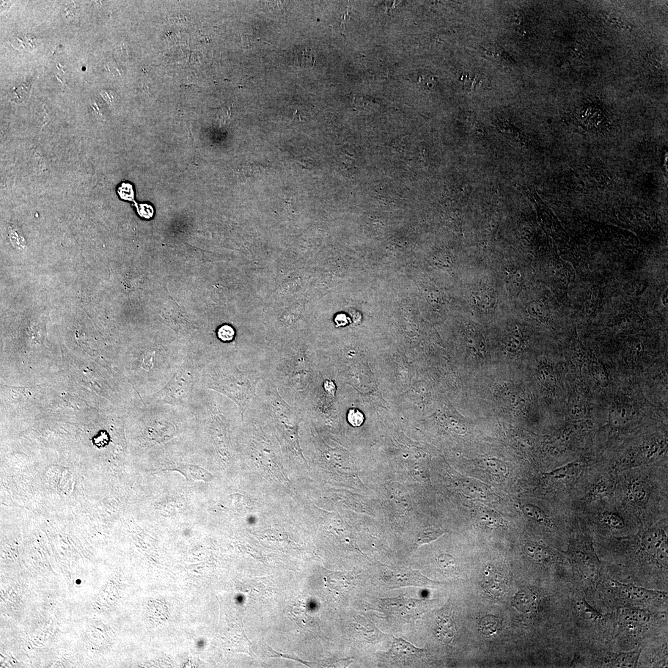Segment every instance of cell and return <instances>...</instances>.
<instances>
[{
  "mask_svg": "<svg viewBox=\"0 0 668 668\" xmlns=\"http://www.w3.org/2000/svg\"><path fill=\"white\" fill-rule=\"evenodd\" d=\"M192 376L189 371H179L166 389L162 391V399L167 402L186 405L192 390Z\"/></svg>",
  "mask_w": 668,
  "mask_h": 668,
  "instance_id": "cell-1",
  "label": "cell"
},
{
  "mask_svg": "<svg viewBox=\"0 0 668 668\" xmlns=\"http://www.w3.org/2000/svg\"><path fill=\"white\" fill-rule=\"evenodd\" d=\"M391 656L395 660L406 662L419 658L423 650L419 649L402 639H395L392 643Z\"/></svg>",
  "mask_w": 668,
  "mask_h": 668,
  "instance_id": "cell-2",
  "label": "cell"
},
{
  "mask_svg": "<svg viewBox=\"0 0 668 668\" xmlns=\"http://www.w3.org/2000/svg\"><path fill=\"white\" fill-rule=\"evenodd\" d=\"M169 470L178 471L182 474L189 480H202L210 482L213 476L204 469L196 466L188 464H177L172 466Z\"/></svg>",
  "mask_w": 668,
  "mask_h": 668,
  "instance_id": "cell-3",
  "label": "cell"
},
{
  "mask_svg": "<svg viewBox=\"0 0 668 668\" xmlns=\"http://www.w3.org/2000/svg\"><path fill=\"white\" fill-rule=\"evenodd\" d=\"M472 301L480 309L488 310L494 307L496 303V295L489 288H480L473 293Z\"/></svg>",
  "mask_w": 668,
  "mask_h": 668,
  "instance_id": "cell-4",
  "label": "cell"
},
{
  "mask_svg": "<svg viewBox=\"0 0 668 668\" xmlns=\"http://www.w3.org/2000/svg\"><path fill=\"white\" fill-rule=\"evenodd\" d=\"M664 540L663 533L661 530L651 529L643 535L642 544L647 551L650 553H655Z\"/></svg>",
  "mask_w": 668,
  "mask_h": 668,
  "instance_id": "cell-5",
  "label": "cell"
},
{
  "mask_svg": "<svg viewBox=\"0 0 668 668\" xmlns=\"http://www.w3.org/2000/svg\"><path fill=\"white\" fill-rule=\"evenodd\" d=\"M478 522L482 526L490 528V529H496V528H502L505 527L503 524L502 519L497 516L496 513L492 512L491 510L486 509H481L478 510L477 513Z\"/></svg>",
  "mask_w": 668,
  "mask_h": 668,
  "instance_id": "cell-6",
  "label": "cell"
},
{
  "mask_svg": "<svg viewBox=\"0 0 668 668\" xmlns=\"http://www.w3.org/2000/svg\"><path fill=\"white\" fill-rule=\"evenodd\" d=\"M478 626L480 633L486 637H490L496 634L501 628V624L498 619L491 615L483 618Z\"/></svg>",
  "mask_w": 668,
  "mask_h": 668,
  "instance_id": "cell-7",
  "label": "cell"
},
{
  "mask_svg": "<svg viewBox=\"0 0 668 668\" xmlns=\"http://www.w3.org/2000/svg\"><path fill=\"white\" fill-rule=\"evenodd\" d=\"M632 495L638 505H644L650 498V490L647 483L642 482L635 483L632 486Z\"/></svg>",
  "mask_w": 668,
  "mask_h": 668,
  "instance_id": "cell-8",
  "label": "cell"
},
{
  "mask_svg": "<svg viewBox=\"0 0 668 668\" xmlns=\"http://www.w3.org/2000/svg\"><path fill=\"white\" fill-rule=\"evenodd\" d=\"M526 553L538 562H545L550 559L551 553L548 549L537 544L529 543L526 546Z\"/></svg>",
  "mask_w": 668,
  "mask_h": 668,
  "instance_id": "cell-9",
  "label": "cell"
},
{
  "mask_svg": "<svg viewBox=\"0 0 668 668\" xmlns=\"http://www.w3.org/2000/svg\"><path fill=\"white\" fill-rule=\"evenodd\" d=\"M295 62L299 67L306 68L315 64V59L312 49L300 47L295 53Z\"/></svg>",
  "mask_w": 668,
  "mask_h": 668,
  "instance_id": "cell-10",
  "label": "cell"
},
{
  "mask_svg": "<svg viewBox=\"0 0 668 668\" xmlns=\"http://www.w3.org/2000/svg\"><path fill=\"white\" fill-rule=\"evenodd\" d=\"M438 563L441 570L447 574L456 575L458 573L457 561L452 555L442 554L438 558Z\"/></svg>",
  "mask_w": 668,
  "mask_h": 668,
  "instance_id": "cell-11",
  "label": "cell"
},
{
  "mask_svg": "<svg viewBox=\"0 0 668 668\" xmlns=\"http://www.w3.org/2000/svg\"><path fill=\"white\" fill-rule=\"evenodd\" d=\"M523 512L527 517L531 518L539 523L546 526H550L551 522L546 514L540 508L533 505H526L523 507Z\"/></svg>",
  "mask_w": 668,
  "mask_h": 668,
  "instance_id": "cell-12",
  "label": "cell"
},
{
  "mask_svg": "<svg viewBox=\"0 0 668 668\" xmlns=\"http://www.w3.org/2000/svg\"><path fill=\"white\" fill-rule=\"evenodd\" d=\"M640 653L638 651L622 653L613 659V664L616 667H633L636 666Z\"/></svg>",
  "mask_w": 668,
  "mask_h": 668,
  "instance_id": "cell-13",
  "label": "cell"
},
{
  "mask_svg": "<svg viewBox=\"0 0 668 668\" xmlns=\"http://www.w3.org/2000/svg\"><path fill=\"white\" fill-rule=\"evenodd\" d=\"M444 532L440 529H427L420 532L417 538V544L418 546L423 545L424 544H428L432 541H435L440 537L443 535Z\"/></svg>",
  "mask_w": 668,
  "mask_h": 668,
  "instance_id": "cell-14",
  "label": "cell"
},
{
  "mask_svg": "<svg viewBox=\"0 0 668 668\" xmlns=\"http://www.w3.org/2000/svg\"><path fill=\"white\" fill-rule=\"evenodd\" d=\"M493 577V579L491 578L486 581V589L490 591L493 595H501L504 592L505 589L504 583L500 577H497V574L496 575L495 574Z\"/></svg>",
  "mask_w": 668,
  "mask_h": 668,
  "instance_id": "cell-15",
  "label": "cell"
},
{
  "mask_svg": "<svg viewBox=\"0 0 668 668\" xmlns=\"http://www.w3.org/2000/svg\"><path fill=\"white\" fill-rule=\"evenodd\" d=\"M624 588H625L626 592L628 593L629 596L632 600H643V599H647L650 597L651 595L655 594L654 592H651L650 591L635 587L632 585H625Z\"/></svg>",
  "mask_w": 668,
  "mask_h": 668,
  "instance_id": "cell-16",
  "label": "cell"
},
{
  "mask_svg": "<svg viewBox=\"0 0 668 668\" xmlns=\"http://www.w3.org/2000/svg\"><path fill=\"white\" fill-rule=\"evenodd\" d=\"M439 627V636L442 640H443L445 635L449 636V639L454 634V632L452 631L453 629L452 622L449 618H442L440 620L438 624Z\"/></svg>",
  "mask_w": 668,
  "mask_h": 668,
  "instance_id": "cell-17",
  "label": "cell"
},
{
  "mask_svg": "<svg viewBox=\"0 0 668 668\" xmlns=\"http://www.w3.org/2000/svg\"><path fill=\"white\" fill-rule=\"evenodd\" d=\"M348 422L354 427H359L365 422L364 415L358 409L352 408L348 411Z\"/></svg>",
  "mask_w": 668,
  "mask_h": 668,
  "instance_id": "cell-18",
  "label": "cell"
},
{
  "mask_svg": "<svg viewBox=\"0 0 668 668\" xmlns=\"http://www.w3.org/2000/svg\"><path fill=\"white\" fill-rule=\"evenodd\" d=\"M606 23L611 26L612 28H615L618 30H623L629 28V26L627 25V22L624 21L618 16L613 15H607L605 14L604 16Z\"/></svg>",
  "mask_w": 668,
  "mask_h": 668,
  "instance_id": "cell-19",
  "label": "cell"
},
{
  "mask_svg": "<svg viewBox=\"0 0 668 668\" xmlns=\"http://www.w3.org/2000/svg\"><path fill=\"white\" fill-rule=\"evenodd\" d=\"M604 521L608 526L621 529L625 526V522L620 516L614 513H606L603 517Z\"/></svg>",
  "mask_w": 668,
  "mask_h": 668,
  "instance_id": "cell-20",
  "label": "cell"
},
{
  "mask_svg": "<svg viewBox=\"0 0 668 668\" xmlns=\"http://www.w3.org/2000/svg\"><path fill=\"white\" fill-rule=\"evenodd\" d=\"M656 559L662 566H667V543L666 540L663 541L657 549L655 552Z\"/></svg>",
  "mask_w": 668,
  "mask_h": 668,
  "instance_id": "cell-21",
  "label": "cell"
},
{
  "mask_svg": "<svg viewBox=\"0 0 668 668\" xmlns=\"http://www.w3.org/2000/svg\"><path fill=\"white\" fill-rule=\"evenodd\" d=\"M235 332L234 329L229 325H225L220 328L218 331V336L220 339L224 342H229L232 340L234 338Z\"/></svg>",
  "mask_w": 668,
  "mask_h": 668,
  "instance_id": "cell-22",
  "label": "cell"
},
{
  "mask_svg": "<svg viewBox=\"0 0 668 668\" xmlns=\"http://www.w3.org/2000/svg\"><path fill=\"white\" fill-rule=\"evenodd\" d=\"M108 441V436L107 433L104 431H100V433L95 436L93 439V442L98 447H104L107 444Z\"/></svg>",
  "mask_w": 668,
  "mask_h": 668,
  "instance_id": "cell-23",
  "label": "cell"
},
{
  "mask_svg": "<svg viewBox=\"0 0 668 668\" xmlns=\"http://www.w3.org/2000/svg\"><path fill=\"white\" fill-rule=\"evenodd\" d=\"M582 606L584 607V612L585 613V614L587 616H588V618L590 619H592L593 618H596L598 616V615H599L597 612L594 611V610L592 608H591V607H590L589 606H588L587 604H584V605H582Z\"/></svg>",
  "mask_w": 668,
  "mask_h": 668,
  "instance_id": "cell-24",
  "label": "cell"
},
{
  "mask_svg": "<svg viewBox=\"0 0 668 668\" xmlns=\"http://www.w3.org/2000/svg\"><path fill=\"white\" fill-rule=\"evenodd\" d=\"M335 322H336V323L340 326H344L345 324H347V320L345 318V316H342V318H340L339 316V317L335 320Z\"/></svg>",
  "mask_w": 668,
  "mask_h": 668,
  "instance_id": "cell-25",
  "label": "cell"
}]
</instances>
